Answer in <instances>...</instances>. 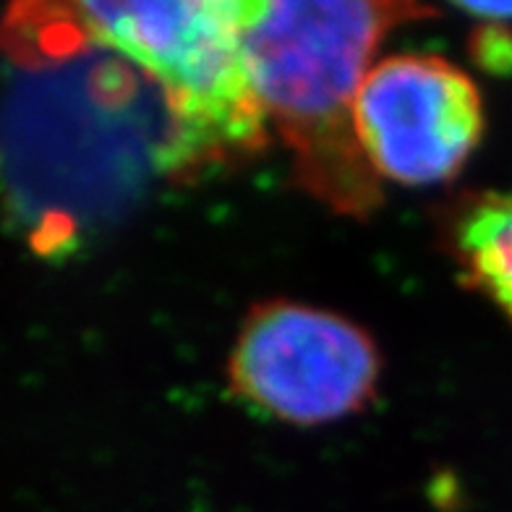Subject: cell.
I'll return each instance as SVG.
<instances>
[{
  "mask_svg": "<svg viewBox=\"0 0 512 512\" xmlns=\"http://www.w3.org/2000/svg\"><path fill=\"white\" fill-rule=\"evenodd\" d=\"M249 0L81 3L89 40L136 63L162 89L168 131L157 168L173 178L256 155L270 139L243 50Z\"/></svg>",
  "mask_w": 512,
  "mask_h": 512,
  "instance_id": "cell-2",
  "label": "cell"
},
{
  "mask_svg": "<svg viewBox=\"0 0 512 512\" xmlns=\"http://www.w3.org/2000/svg\"><path fill=\"white\" fill-rule=\"evenodd\" d=\"M473 19L489 21V24H505L512 21V3H465L460 6Z\"/></svg>",
  "mask_w": 512,
  "mask_h": 512,
  "instance_id": "cell-6",
  "label": "cell"
},
{
  "mask_svg": "<svg viewBox=\"0 0 512 512\" xmlns=\"http://www.w3.org/2000/svg\"><path fill=\"white\" fill-rule=\"evenodd\" d=\"M429 14L411 3H246L243 50L267 126L288 147L298 183L340 215L369 217L382 202L356 134L371 58L392 29Z\"/></svg>",
  "mask_w": 512,
  "mask_h": 512,
  "instance_id": "cell-1",
  "label": "cell"
},
{
  "mask_svg": "<svg viewBox=\"0 0 512 512\" xmlns=\"http://www.w3.org/2000/svg\"><path fill=\"white\" fill-rule=\"evenodd\" d=\"M458 254L468 275L512 319V194H486L458 225Z\"/></svg>",
  "mask_w": 512,
  "mask_h": 512,
  "instance_id": "cell-5",
  "label": "cell"
},
{
  "mask_svg": "<svg viewBox=\"0 0 512 512\" xmlns=\"http://www.w3.org/2000/svg\"><path fill=\"white\" fill-rule=\"evenodd\" d=\"M484 131L473 79L445 58L405 53L369 68L356 134L379 181L434 186L458 176Z\"/></svg>",
  "mask_w": 512,
  "mask_h": 512,
  "instance_id": "cell-4",
  "label": "cell"
},
{
  "mask_svg": "<svg viewBox=\"0 0 512 512\" xmlns=\"http://www.w3.org/2000/svg\"><path fill=\"white\" fill-rule=\"evenodd\" d=\"M228 374L246 403L288 424L317 426L374 398L379 353L358 324L332 311L267 301L243 322Z\"/></svg>",
  "mask_w": 512,
  "mask_h": 512,
  "instance_id": "cell-3",
  "label": "cell"
}]
</instances>
